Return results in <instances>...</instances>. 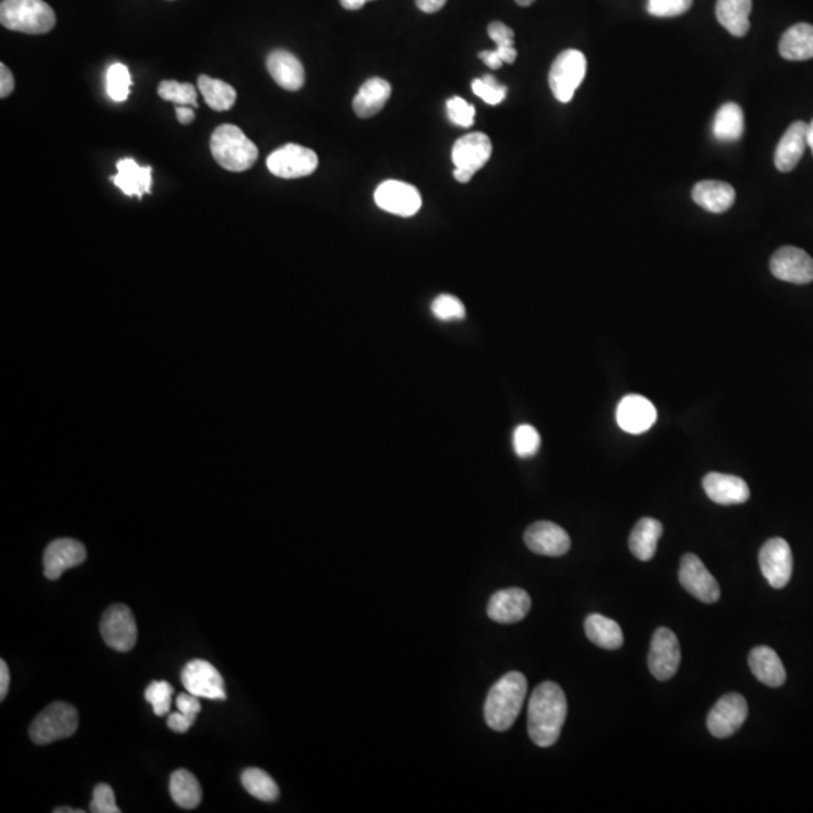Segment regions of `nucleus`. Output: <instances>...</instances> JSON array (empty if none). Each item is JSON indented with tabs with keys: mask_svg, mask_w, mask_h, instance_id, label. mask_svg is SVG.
Segmentation results:
<instances>
[{
	"mask_svg": "<svg viewBox=\"0 0 813 813\" xmlns=\"http://www.w3.org/2000/svg\"><path fill=\"white\" fill-rule=\"evenodd\" d=\"M567 696L556 683L539 684L527 707V731L539 747H552L559 740L567 719Z\"/></svg>",
	"mask_w": 813,
	"mask_h": 813,
	"instance_id": "1",
	"label": "nucleus"
},
{
	"mask_svg": "<svg viewBox=\"0 0 813 813\" xmlns=\"http://www.w3.org/2000/svg\"><path fill=\"white\" fill-rule=\"evenodd\" d=\"M527 695L526 676L520 672H509L503 675L488 692L485 701V722L494 731H508L521 708Z\"/></svg>",
	"mask_w": 813,
	"mask_h": 813,
	"instance_id": "2",
	"label": "nucleus"
},
{
	"mask_svg": "<svg viewBox=\"0 0 813 813\" xmlns=\"http://www.w3.org/2000/svg\"><path fill=\"white\" fill-rule=\"evenodd\" d=\"M214 160L229 172H244L258 160L256 145L237 125L223 124L214 130L210 139Z\"/></svg>",
	"mask_w": 813,
	"mask_h": 813,
	"instance_id": "3",
	"label": "nucleus"
},
{
	"mask_svg": "<svg viewBox=\"0 0 813 813\" xmlns=\"http://www.w3.org/2000/svg\"><path fill=\"white\" fill-rule=\"evenodd\" d=\"M0 23L10 31L43 35L55 28L56 14L44 0H2Z\"/></svg>",
	"mask_w": 813,
	"mask_h": 813,
	"instance_id": "4",
	"label": "nucleus"
},
{
	"mask_svg": "<svg viewBox=\"0 0 813 813\" xmlns=\"http://www.w3.org/2000/svg\"><path fill=\"white\" fill-rule=\"evenodd\" d=\"M77 728H79V714H77L76 708L65 702H55L38 714L37 719L29 728V735L35 744L44 746V744L70 738L71 735L76 734Z\"/></svg>",
	"mask_w": 813,
	"mask_h": 813,
	"instance_id": "5",
	"label": "nucleus"
},
{
	"mask_svg": "<svg viewBox=\"0 0 813 813\" xmlns=\"http://www.w3.org/2000/svg\"><path fill=\"white\" fill-rule=\"evenodd\" d=\"M493 154L490 138L484 133H470L458 139L452 148L454 177L458 183H469L473 175L484 168Z\"/></svg>",
	"mask_w": 813,
	"mask_h": 813,
	"instance_id": "6",
	"label": "nucleus"
},
{
	"mask_svg": "<svg viewBox=\"0 0 813 813\" xmlns=\"http://www.w3.org/2000/svg\"><path fill=\"white\" fill-rule=\"evenodd\" d=\"M586 58L579 50H565L553 62L549 85L556 100L570 103L586 76Z\"/></svg>",
	"mask_w": 813,
	"mask_h": 813,
	"instance_id": "7",
	"label": "nucleus"
},
{
	"mask_svg": "<svg viewBox=\"0 0 813 813\" xmlns=\"http://www.w3.org/2000/svg\"><path fill=\"white\" fill-rule=\"evenodd\" d=\"M100 631L104 642L118 652L131 651L138 640L133 612L124 604H113L103 613Z\"/></svg>",
	"mask_w": 813,
	"mask_h": 813,
	"instance_id": "8",
	"label": "nucleus"
},
{
	"mask_svg": "<svg viewBox=\"0 0 813 813\" xmlns=\"http://www.w3.org/2000/svg\"><path fill=\"white\" fill-rule=\"evenodd\" d=\"M267 168L275 177L285 180L309 177L317 171L318 157L309 148L288 144L268 156Z\"/></svg>",
	"mask_w": 813,
	"mask_h": 813,
	"instance_id": "9",
	"label": "nucleus"
},
{
	"mask_svg": "<svg viewBox=\"0 0 813 813\" xmlns=\"http://www.w3.org/2000/svg\"><path fill=\"white\" fill-rule=\"evenodd\" d=\"M681 646L678 637L669 628L660 627L652 637L648 666L658 681H667L680 669Z\"/></svg>",
	"mask_w": 813,
	"mask_h": 813,
	"instance_id": "10",
	"label": "nucleus"
},
{
	"mask_svg": "<svg viewBox=\"0 0 813 813\" xmlns=\"http://www.w3.org/2000/svg\"><path fill=\"white\" fill-rule=\"evenodd\" d=\"M749 707L740 693H729L714 705L708 714L707 726L716 738H729L746 723Z\"/></svg>",
	"mask_w": 813,
	"mask_h": 813,
	"instance_id": "11",
	"label": "nucleus"
},
{
	"mask_svg": "<svg viewBox=\"0 0 813 813\" xmlns=\"http://www.w3.org/2000/svg\"><path fill=\"white\" fill-rule=\"evenodd\" d=\"M181 681L187 692L198 698L225 701V681L219 670L205 660H193L181 672Z\"/></svg>",
	"mask_w": 813,
	"mask_h": 813,
	"instance_id": "12",
	"label": "nucleus"
},
{
	"mask_svg": "<svg viewBox=\"0 0 813 813\" xmlns=\"http://www.w3.org/2000/svg\"><path fill=\"white\" fill-rule=\"evenodd\" d=\"M375 204L381 210L401 217H412L421 210V193L412 184L389 180L375 190Z\"/></svg>",
	"mask_w": 813,
	"mask_h": 813,
	"instance_id": "13",
	"label": "nucleus"
},
{
	"mask_svg": "<svg viewBox=\"0 0 813 813\" xmlns=\"http://www.w3.org/2000/svg\"><path fill=\"white\" fill-rule=\"evenodd\" d=\"M759 565L765 579L774 589L785 588L791 580L794 567L788 542L782 538L768 539L759 553Z\"/></svg>",
	"mask_w": 813,
	"mask_h": 813,
	"instance_id": "14",
	"label": "nucleus"
},
{
	"mask_svg": "<svg viewBox=\"0 0 813 813\" xmlns=\"http://www.w3.org/2000/svg\"><path fill=\"white\" fill-rule=\"evenodd\" d=\"M680 582L689 594L702 603L713 604L719 601V583L707 570L704 562L693 553H687L681 559Z\"/></svg>",
	"mask_w": 813,
	"mask_h": 813,
	"instance_id": "15",
	"label": "nucleus"
},
{
	"mask_svg": "<svg viewBox=\"0 0 813 813\" xmlns=\"http://www.w3.org/2000/svg\"><path fill=\"white\" fill-rule=\"evenodd\" d=\"M771 273L780 281L806 285L813 282V259L794 246L780 247L770 261Z\"/></svg>",
	"mask_w": 813,
	"mask_h": 813,
	"instance_id": "16",
	"label": "nucleus"
},
{
	"mask_svg": "<svg viewBox=\"0 0 813 813\" xmlns=\"http://www.w3.org/2000/svg\"><path fill=\"white\" fill-rule=\"evenodd\" d=\"M524 542L530 552L552 558L567 555L571 549V539L567 530L552 521H538L527 527Z\"/></svg>",
	"mask_w": 813,
	"mask_h": 813,
	"instance_id": "17",
	"label": "nucleus"
},
{
	"mask_svg": "<svg viewBox=\"0 0 813 813\" xmlns=\"http://www.w3.org/2000/svg\"><path fill=\"white\" fill-rule=\"evenodd\" d=\"M86 559V549L76 539L62 538L50 542L44 553V574L49 580H58L71 568L79 567Z\"/></svg>",
	"mask_w": 813,
	"mask_h": 813,
	"instance_id": "18",
	"label": "nucleus"
},
{
	"mask_svg": "<svg viewBox=\"0 0 813 813\" xmlns=\"http://www.w3.org/2000/svg\"><path fill=\"white\" fill-rule=\"evenodd\" d=\"M616 421L627 433L643 434L657 421V410L649 399L640 395H628L619 402Z\"/></svg>",
	"mask_w": 813,
	"mask_h": 813,
	"instance_id": "19",
	"label": "nucleus"
},
{
	"mask_svg": "<svg viewBox=\"0 0 813 813\" xmlns=\"http://www.w3.org/2000/svg\"><path fill=\"white\" fill-rule=\"evenodd\" d=\"M532 600L529 594L520 588L503 589L490 598L487 613L490 619L499 624H515L526 618Z\"/></svg>",
	"mask_w": 813,
	"mask_h": 813,
	"instance_id": "20",
	"label": "nucleus"
},
{
	"mask_svg": "<svg viewBox=\"0 0 813 813\" xmlns=\"http://www.w3.org/2000/svg\"><path fill=\"white\" fill-rule=\"evenodd\" d=\"M702 485H704L707 496L719 505H741V503H746L750 497L749 485L738 476L716 472L708 473L702 481Z\"/></svg>",
	"mask_w": 813,
	"mask_h": 813,
	"instance_id": "21",
	"label": "nucleus"
},
{
	"mask_svg": "<svg viewBox=\"0 0 813 813\" xmlns=\"http://www.w3.org/2000/svg\"><path fill=\"white\" fill-rule=\"evenodd\" d=\"M807 147V124L803 121L789 125L774 153L777 171L791 172L797 168Z\"/></svg>",
	"mask_w": 813,
	"mask_h": 813,
	"instance_id": "22",
	"label": "nucleus"
},
{
	"mask_svg": "<svg viewBox=\"0 0 813 813\" xmlns=\"http://www.w3.org/2000/svg\"><path fill=\"white\" fill-rule=\"evenodd\" d=\"M267 70L276 83L287 91H299L305 85L302 62L287 50H275L267 58Z\"/></svg>",
	"mask_w": 813,
	"mask_h": 813,
	"instance_id": "23",
	"label": "nucleus"
},
{
	"mask_svg": "<svg viewBox=\"0 0 813 813\" xmlns=\"http://www.w3.org/2000/svg\"><path fill=\"white\" fill-rule=\"evenodd\" d=\"M118 174L110 178L113 184L121 190L124 195L138 196L139 199L145 193H151L153 186V168L151 166H139L133 159L119 160Z\"/></svg>",
	"mask_w": 813,
	"mask_h": 813,
	"instance_id": "24",
	"label": "nucleus"
},
{
	"mask_svg": "<svg viewBox=\"0 0 813 813\" xmlns=\"http://www.w3.org/2000/svg\"><path fill=\"white\" fill-rule=\"evenodd\" d=\"M749 666L756 680L768 687H782L786 681V670L774 649L756 646L749 655Z\"/></svg>",
	"mask_w": 813,
	"mask_h": 813,
	"instance_id": "25",
	"label": "nucleus"
},
{
	"mask_svg": "<svg viewBox=\"0 0 813 813\" xmlns=\"http://www.w3.org/2000/svg\"><path fill=\"white\" fill-rule=\"evenodd\" d=\"M735 190L731 184L723 181H701L693 187L692 198L699 207L710 213L720 214L728 211L735 202Z\"/></svg>",
	"mask_w": 813,
	"mask_h": 813,
	"instance_id": "26",
	"label": "nucleus"
},
{
	"mask_svg": "<svg viewBox=\"0 0 813 813\" xmlns=\"http://www.w3.org/2000/svg\"><path fill=\"white\" fill-rule=\"evenodd\" d=\"M392 95V86L387 80L374 77L366 80L353 100V109L359 118H372L377 115Z\"/></svg>",
	"mask_w": 813,
	"mask_h": 813,
	"instance_id": "27",
	"label": "nucleus"
},
{
	"mask_svg": "<svg viewBox=\"0 0 813 813\" xmlns=\"http://www.w3.org/2000/svg\"><path fill=\"white\" fill-rule=\"evenodd\" d=\"M663 535V524L655 518L645 517L637 521L630 535V550L639 561H651L657 552L658 541Z\"/></svg>",
	"mask_w": 813,
	"mask_h": 813,
	"instance_id": "28",
	"label": "nucleus"
},
{
	"mask_svg": "<svg viewBox=\"0 0 813 813\" xmlns=\"http://www.w3.org/2000/svg\"><path fill=\"white\" fill-rule=\"evenodd\" d=\"M750 13L752 0H717V20L734 37L747 35L750 29Z\"/></svg>",
	"mask_w": 813,
	"mask_h": 813,
	"instance_id": "29",
	"label": "nucleus"
},
{
	"mask_svg": "<svg viewBox=\"0 0 813 813\" xmlns=\"http://www.w3.org/2000/svg\"><path fill=\"white\" fill-rule=\"evenodd\" d=\"M782 58L788 61H807L813 58V26L798 23L783 34L779 44Z\"/></svg>",
	"mask_w": 813,
	"mask_h": 813,
	"instance_id": "30",
	"label": "nucleus"
},
{
	"mask_svg": "<svg viewBox=\"0 0 813 813\" xmlns=\"http://www.w3.org/2000/svg\"><path fill=\"white\" fill-rule=\"evenodd\" d=\"M585 633L588 639L600 648L607 649V651H615L619 649L624 643V634H622L621 627L618 622L613 619L606 618V616L589 615L585 621Z\"/></svg>",
	"mask_w": 813,
	"mask_h": 813,
	"instance_id": "31",
	"label": "nucleus"
},
{
	"mask_svg": "<svg viewBox=\"0 0 813 813\" xmlns=\"http://www.w3.org/2000/svg\"><path fill=\"white\" fill-rule=\"evenodd\" d=\"M744 133V113L738 104L726 103L717 110L714 118V138L720 142L740 141Z\"/></svg>",
	"mask_w": 813,
	"mask_h": 813,
	"instance_id": "32",
	"label": "nucleus"
},
{
	"mask_svg": "<svg viewBox=\"0 0 813 813\" xmlns=\"http://www.w3.org/2000/svg\"><path fill=\"white\" fill-rule=\"evenodd\" d=\"M172 800L183 809H195L202 801V788L190 771L177 770L171 776Z\"/></svg>",
	"mask_w": 813,
	"mask_h": 813,
	"instance_id": "33",
	"label": "nucleus"
},
{
	"mask_svg": "<svg viewBox=\"0 0 813 813\" xmlns=\"http://www.w3.org/2000/svg\"><path fill=\"white\" fill-rule=\"evenodd\" d=\"M198 86L202 97L205 98V103L216 112H226L237 101V91L228 83L222 82V80L199 76Z\"/></svg>",
	"mask_w": 813,
	"mask_h": 813,
	"instance_id": "34",
	"label": "nucleus"
},
{
	"mask_svg": "<svg viewBox=\"0 0 813 813\" xmlns=\"http://www.w3.org/2000/svg\"><path fill=\"white\" fill-rule=\"evenodd\" d=\"M241 783L244 789L253 797L262 801H276L279 798V786L270 774L261 768H247L241 774Z\"/></svg>",
	"mask_w": 813,
	"mask_h": 813,
	"instance_id": "35",
	"label": "nucleus"
},
{
	"mask_svg": "<svg viewBox=\"0 0 813 813\" xmlns=\"http://www.w3.org/2000/svg\"><path fill=\"white\" fill-rule=\"evenodd\" d=\"M159 95L163 100L171 101L177 106L198 107V92L190 83H178L175 80H163L159 85Z\"/></svg>",
	"mask_w": 813,
	"mask_h": 813,
	"instance_id": "36",
	"label": "nucleus"
},
{
	"mask_svg": "<svg viewBox=\"0 0 813 813\" xmlns=\"http://www.w3.org/2000/svg\"><path fill=\"white\" fill-rule=\"evenodd\" d=\"M131 85H133V80H131L130 71L125 65L113 64L107 70V94L116 103H122V101L130 97Z\"/></svg>",
	"mask_w": 813,
	"mask_h": 813,
	"instance_id": "37",
	"label": "nucleus"
},
{
	"mask_svg": "<svg viewBox=\"0 0 813 813\" xmlns=\"http://www.w3.org/2000/svg\"><path fill=\"white\" fill-rule=\"evenodd\" d=\"M174 687L166 681H153L145 692V699L153 705L156 716L163 717L171 711Z\"/></svg>",
	"mask_w": 813,
	"mask_h": 813,
	"instance_id": "38",
	"label": "nucleus"
},
{
	"mask_svg": "<svg viewBox=\"0 0 813 813\" xmlns=\"http://www.w3.org/2000/svg\"><path fill=\"white\" fill-rule=\"evenodd\" d=\"M541 437L532 425H520L514 431L515 454L520 458L533 457L539 451Z\"/></svg>",
	"mask_w": 813,
	"mask_h": 813,
	"instance_id": "39",
	"label": "nucleus"
},
{
	"mask_svg": "<svg viewBox=\"0 0 813 813\" xmlns=\"http://www.w3.org/2000/svg\"><path fill=\"white\" fill-rule=\"evenodd\" d=\"M473 92L479 98L490 104V106H497L502 103L508 94V88L505 85H500L493 76H484L482 79L473 80Z\"/></svg>",
	"mask_w": 813,
	"mask_h": 813,
	"instance_id": "40",
	"label": "nucleus"
},
{
	"mask_svg": "<svg viewBox=\"0 0 813 813\" xmlns=\"http://www.w3.org/2000/svg\"><path fill=\"white\" fill-rule=\"evenodd\" d=\"M434 317L440 321L463 320L466 317V308L457 297L443 294L437 297L431 305Z\"/></svg>",
	"mask_w": 813,
	"mask_h": 813,
	"instance_id": "41",
	"label": "nucleus"
},
{
	"mask_svg": "<svg viewBox=\"0 0 813 813\" xmlns=\"http://www.w3.org/2000/svg\"><path fill=\"white\" fill-rule=\"evenodd\" d=\"M693 0H648L646 10L654 17H678L692 8Z\"/></svg>",
	"mask_w": 813,
	"mask_h": 813,
	"instance_id": "42",
	"label": "nucleus"
},
{
	"mask_svg": "<svg viewBox=\"0 0 813 813\" xmlns=\"http://www.w3.org/2000/svg\"><path fill=\"white\" fill-rule=\"evenodd\" d=\"M449 119L458 127L469 128L475 122L476 110L472 104L460 97L451 98L446 103Z\"/></svg>",
	"mask_w": 813,
	"mask_h": 813,
	"instance_id": "43",
	"label": "nucleus"
},
{
	"mask_svg": "<svg viewBox=\"0 0 813 813\" xmlns=\"http://www.w3.org/2000/svg\"><path fill=\"white\" fill-rule=\"evenodd\" d=\"M91 812L119 813L121 809L116 806L115 792L107 783H100L94 788V797L91 801Z\"/></svg>",
	"mask_w": 813,
	"mask_h": 813,
	"instance_id": "44",
	"label": "nucleus"
},
{
	"mask_svg": "<svg viewBox=\"0 0 813 813\" xmlns=\"http://www.w3.org/2000/svg\"><path fill=\"white\" fill-rule=\"evenodd\" d=\"M488 35L496 47H514V31L502 22H493L488 26Z\"/></svg>",
	"mask_w": 813,
	"mask_h": 813,
	"instance_id": "45",
	"label": "nucleus"
},
{
	"mask_svg": "<svg viewBox=\"0 0 813 813\" xmlns=\"http://www.w3.org/2000/svg\"><path fill=\"white\" fill-rule=\"evenodd\" d=\"M177 708L178 711L181 713L186 714V716L193 717L196 719L199 713H201V702H199L198 696L192 695V693H183V695L178 696L177 699Z\"/></svg>",
	"mask_w": 813,
	"mask_h": 813,
	"instance_id": "46",
	"label": "nucleus"
},
{
	"mask_svg": "<svg viewBox=\"0 0 813 813\" xmlns=\"http://www.w3.org/2000/svg\"><path fill=\"white\" fill-rule=\"evenodd\" d=\"M195 720L193 717L186 716V714L181 713V711H177V713H172L171 716H169L168 726L171 731L177 732V734H184V732L192 728Z\"/></svg>",
	"mask_w": 813,
	"mask_h": 813,
	"instance_id": "47",
	"label": "nucleus"
},
{
	"mask_svg": "<svg viewBox=\"0 0 813 813\" xmlns=\"http://www.w3.org/2000/svg\"><path fill=\"white\" fill-rule=\"evenodd\" d=\"M14 85H16V82H14V76L10 68L5 64H0V97H10L11 92L14 91Z\"/></svg>",
	"mask_w": 813,
	"mask_h": 813,
	"instance_id": "48",
	"label": "nucleus"
},
{
	"mask_svg": "<svg viewBox=\"0 0 813 813\" xmlns=\"http://www.w3.org/2000/svg\"><path fill=\"white\" fill-rule=\"evenodd\" d=\"M10 689V669L5 660H0V701H4Z\"/></svg>",
	"mask_w": 813,
	"mask_h": 813,
	"instance_id": "49",
	"label": "nucleus"
},
{
	"mask_svg": "<svg viewBox=\"0 0 813 813\" xmlns=\"http://www.w3.org/2000/svg\"><path fill=\"white\" fill-rule=\"evenodd\" d=\"M448 0H416L419 10L427 14L439 13L440 10L445 8Z\"/></svg>",
	"mask_w": 813,
	"mask_h": 813,
	"instance_id": "50",
	"label": "nucleus"
},
{
	"mask_svg": "<svg viewBox=\"0 0 813 813\" xmlns=\"http://www.w3.org/2000/svg\"><path fill=\"white\" fill-rule=\"evenodd\" d=\"M479 58H481V61L484 62L487 67L493 68V70H499L503 65V62L500 61L499 56L496 55L494 50H484V52L479 53Z\"/></svg>",
	"mask_w": 813,
	"mask_h": 813,
	"instance_id": "51",
	"label": "nucleus"
},
{
	"mask_svg": "<svg viewBox=\"0 0 813 813\" xmlns=\"http://www.w3.org/2000/svg\"><path fill=\"white\" fill-rule=\"evenodd\" d=\"M177 118L178 121L181 122V124L189 125L192 124L193 121H195V112H193V109L190 106H178Z\"/></svg>",
	"mask_w": 813,
	"mask_h": 813,
	"instance_id": "52",
	"label": "nucleus"
},
{
	"mask_svg": "<svg viewBox=\"0 0 813 813\" xmlns=\"http://www.w3.org/2000/svg\"><path fill=\"white\" fill-rule=\"evenodd\" d=\"M366 0H341L342 7L348 11L362 10L365 7Z\"/></svg>",
	"mask_w": 813,
	"mask_h": 813,
	"instance_id": "53",
	"label": "nucleus"
},
{
	"mask_svg": "<svg viewBox=\"0 0 813 813\" xmlns=\"http://www.w3.org/2000/svg\"><path fill=\"white\" fill-rule=\"evenodd\" d=\"M807 147L812 150L813 154V119L810 124H807Z\"/></svg>",
	"mask_w": 813,
	"mask_h": 813,
	"instance_id": "54",
	"label": "nucleus"
},
{
	"mask_svg": "<svg viewBox=\"0 0 813 813\" xmlns=\"http://www.w3.org/2000/svg\"><path fill=\"white\" fill-rule=\"evenodd\" d=\"M55 813H83V810L70 809V807H58V809H55Z\"/></svg>",
	"mask_w": 813,
	"mask_h": 813,
	"instance_id": "55",
	"label": "nucleus"
},
{
	"mask_svg": "<svg viewBox=\"0 0 813 813\" xmlns=\"http://www.w3.org/2000/svg\"><path fill=\"white\" fill-rule=\"evenodd\" d=\"M515 2H517V5H520V7H530L535 0H515Z\"/></svg>",
	"mask_w": 813,
	"mask_h": 813,
	"instance_id": "56",
	"label": "nucleus"
},
{
	"mask_svg": "<svg viewBox=\"0 0 813 813\" xmlns=\"http://www.w3.org/2000/svg\"><path fill=\"white\" fill-rule=\"evenodd\" d=\"M366 2H371V0H366Z\"/></svg>",
	"mask_w": 813,
	"mask_h": 813,
	"instance_id": "57",
	"label": "nucleus"
}]
</instances>
